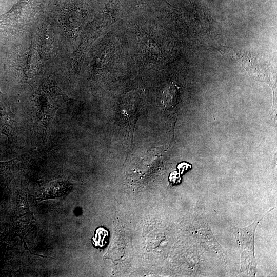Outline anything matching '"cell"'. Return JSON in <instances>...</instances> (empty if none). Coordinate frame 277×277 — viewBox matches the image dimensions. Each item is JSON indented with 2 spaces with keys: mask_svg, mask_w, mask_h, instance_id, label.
I'll return each mask as SVG.
<instances>
[{
  "mask_svg": "<svg viewBox=\"0 0 277 277\" xmlns=\"http://www.w3.org/2000/svg\"><path fill=\"white\" fill-rule=\"evenodd\" d=\"M35 97L37 115L46 131L55 112L68 98L52 81L45 82L38 90Z\"/></svg>",
  "mask_w": 277,
  "mask_h": 277,
  "instance_id": "obj_1",
  "label": "cell"
},
{
  "mask_svg": "<svg viewBox=\"0 0 277 277\" xmlns=\"http://www.w3.org/2000/svg\"><path fill=\"white\" fill-rule=\"evenodd\" d=\"M263 217L255 220L245 228L232 227L241 254L240 271L247 275L255 276L256 272L257 263L254 256V238L256 226Z\"/></svg>",
  "mask_w": 277,
  "mask_h": 277,
  "instance_id": "obj_2",
  "label": "cell"
},
{
  "mask_svg": "<svg viewBox=\"0 0 277 277\" xmlns=\"http://www.w3.org/2000/svg\"><path fill=\"white\" fill-rule=\"evenodd\" d=\"M72 189V184L63 180H56L46 184L41 190L36 200L41 202L49 199H59L68 195Z\"/></svg>",
  "mask_w": 277,
  "mask_h": 277,
  "instance_id": "obj_3",
  "label": "cell"
},
{
  "mask_svg": "<svg viewBox=\"0 0 277 277\" xmlns=\"http://www.w3.org/2000/svg\"><path fill=\"white\" fill-rule=\"evenodd\" d=\"M24 160V157L22 155L10 161L0 162V184H4L9 181Z\"/></svg>",
  "mask_w": 277,
  "mask_h": 277,
  "instance_id": "obj_4",
  "label": "cell"
},
{
  "mask_svg": "<svg viewBox=\"0 0 277 277\" xmlns=\"http://www.w3.org/2000/svg\"><path fill=\"white\" fill-rule=\"evenodd\" d=\"M178 92L176 88L171 85L168 86L162 94V102L164 106L169 109L172 108L176 104Z\"/></svg>",
  "mask_w": 277,
  "mask_h": 277,
  "instance_id": "obj_5",
  "label": "cell"
}]
</instances>
